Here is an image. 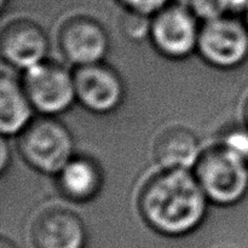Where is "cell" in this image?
Segmentation results:
<instances>
[{
	"label": "cell",
	"instance_id": "cell-1",
	"mask_svg": "<svg viewBox=\"0 0 248 248\" xmlns=\"http://www.w3.org/2000/svg\"><path fill=\"white\" fill-rule=\"evenodd\" d=\"M208 202L194 172L161 170L143 186L140 211L155 232L181 236L202 223Z\"/></svg>",
	"mask_w": 248,
	"mask_h": 248
},
{
	"label": "cell",
	"instance_id": "cell-2",
	"mask_svg": "<svg viewBox=\"0 0 248 248\" xmlns=\"http://www.w3.org/2000/svg\"><path fill=\"white\" fill-rule=\"evenodd\" d=\"M208 201L232 206L248 193V162L220 144L203 150L193 170Z\"/></svg>",
	"mask_w": 248,
	"mask_h": 248
},
{
	"label": "cell",
	"instance_id": "cell-3",
	"mask_svg": "<svg viewBox=\"0 0 248 248\" xmlns=\"http://www.w3.org/2000/svg\"><path fill=\"white\" fill-rule=\"evenodd\" d=\"M18 147L27 164L46 174H57L74 156L69 130L53 116L34 119L19 135Z\"/></svg>",
	"mask_w": 248,
	"mask_h": 248
},
{
	"label": "cell",
	"instance_id": "cell-4",
	"mask_svg": "<svg viewBox=\"0 0 248 248\" xmlns=\"http://www.w3.org/2000/svg\"><path fill=\"white\" fill-rule=\"evenodd\" d=\"M22 85L34 109L43 115L63 113L77 101L74 74L51 61L24 70Z\"/></svg>",
	"mask_w": 248,
	"mask_h": 248
},
{
	"label": "cell",
	"instance_id": "cell-5",
	"mask_svg": "<svg viewBox=\"0 0 248 248\" xmlns=\"http://www.w3.org/2000/svg\"><path fill=\"white\" fill-rule=\"evenodd\" d=\"M200 29L188 6L173 1L152 16L149 39L160 53L181 60L198 51Z\"/></svg>",
	"mask_w": 248,
	"mask_h": 248
},
{
	"label": "cell",
	"instance_id": "cell-6",
	"mask_svg": "<svg viewBox=\"0 0 248 248\" xmlns=\"http://www.w3.org/2000/svg\"><path fill=\"white\" fill-rule=\"evenodd\" d=\"M198 51L217 68H234L248 57V27L234 16L218 17L202 23Z\"/></svg>",
	"mask_w": 248,
	"mask_h": 248
},
{
	"label": "cell",
	"instance_id": "cell-7",
	"mask_svg": "<svg viewBox=\"0 0 248 248\" xmlns=\"http://www.w3.org/2000/svg\"><path fill=\"white\" fill-rule=\"evenodd\" d=\"M73 74L77 101L87 110L107 114L119 108L125 89L113 68L99 62L78 67Z\"/></svg>",
	"mask_w": 248,
	"mask_h": 248
},
{
	"label": "cell",
	"instance_id": "cell-8",
	"mask_svg": "<svg viewBox=\"0 0 248 248\" xmlns=\"http://www.w3.org/2000/svg\"><path fill=\"white\" fill-rule=\"evenodd\" d=\"M63 56L77 67L103 61L109 48V38L104 27L89 16H74L65 21L58 34Z\"/></svg>",
	"mask_w": 248,
	"mask_h": 248
},
{
	"label": "cell",
	"instance_id": "cell-9",
	"mask_svg": "<svg viewBox=\"0 0 248 248\" xmlns=\"http://www.w3.org/2000/svg\"><path fill=\"white\" fill-rule=\"evenodd\" d=\"M0 50L9 64L27 70L46 60L48 39L35 22L27 18L15 19L2 28Z\"/></svg>",
	"mask_w": 248,
	"mask_h": 248
},
{
	"label": "cell",
	"instance_id": "cell-10",
	"mask_svg": "<svg viewBox=\"0 0 248 248\" xmlns=\"http://www.w3.org/2000/svg\"><path fill=\"white\" fill-rule=\"evenodd\" d=\"M31 239L35 248H84L86 230L73 211L48 208L34 222Z\"/></svg>",
	"mask_w": 248,
	"mask_h": 248
},
{
	"label": "cell",
	"instance_id": "cell-11",
	"mask_svg": "<svg viewBox=\"0 0 248 248\" xmlns=\"http://www.w3.org/2000/svg\"><path fill=\"white\" fill-rule=\"evenodd\" d=\"M203 150L195 133L182 126L166 128L154 142V159L161 170L193 171Z\"/></svg>",
	"mask_w": 248,
	"mask_h": 248
},
{
	"label": "cell",
	"instance_id": "cell-12",
	"mask_svg": "<svg viewBox=\"0 0 248 248\" xmlns=\"http://www.w3.org/2000/svg\"><path fill=\"white\" fill-rule=\"evenodd\" d=\"M35 110L22 82L2 73L0 78V131L4 136L21 135L33 121Z\"/></svg>",
	"mask_w": 248,
	"mask_h": 248
},
{
	"label": "cell",
	"instance_id": "cell-13",
	"mask_svg": "<svg viewBox=\"0 0 248 248\" xmlns=\"http://www.w3.org/2000/svg\"><path fill=\"white\" fill-rule=\"evenodd\" d=\"M56 176L61 193L75 202L92 200L103 184L98 165L93 160L82 156H73Z\"/></svg>",
	"mask_w": 248,
	"mask_h": 248
},
{
	"label": "cell",
	"instance_id": "cell-14",
	"mask_svg": "<svg viewBox=\"0 0 248 248\" xmlns=\"http://www.w3.org/2000/svg\"><path fill=\"white\" fill-rule=\"evenodd\" d=\"M150 24H152V17L126 11L121 27H123L124 34L127 38L132 40H142L145 36L149 38Z\"/></svg>",
	"mask_w": 248,
	"mask_h": 248
},
{
	"label": "cell",
	"instance_id": "cell-15",
	"mask_svg": "<svg viewBox=\"0 0 248 248\" xmlns=\"http://www.w3.org/2000/svg\"><path fill=\"white\" fill-rule=\"evenodd\" d=\"M186 5L196 18L203 23L225 16L220 0H186Z\"/></svg>",
	"mask_w": 248,
	"mask_h": 248
},
{
	"label": "cell",
	"instance_id": "cell-16",
	"mask_svg": "<svg viewBox=\"0 0 248 248\" xmlns=\"http://www.w3.org/2000/svg\"><path fill=\"white\" fill-rule=\"evenodd\" d=\"M125 11L152 17L156 12L166 7L173 0H116Z\"/></svg>",
	"mask_w": 248,
	"mask_h": 248
},
{
	"label": "cell",
	"instance_id": "cell-17",
	"mask_svg": "<svg viewBox=\"0 0 248 248\" xmlns=\"http://www.w3.org/2000/svg\"><path fill=\"white\" fill-rule=\"evenodd\" d=\"M222 144L248 162V126L230 130L223 138Z\"/></svg>",
	"mask_w": 248,
	"mask_h": 248
},
{
	"label": "cell",
	"instance_id": "cell-18",
	"mask_svg": "<svg viewBox=\"0 0 248 248\" xmlns=\"http://www.w3.org/2000/svg\"><path fill=\"white\" fill-rule=\"evenodd\" d=\"M225 15L234 16L239 14H246L248 10V0H220Z\"/></svg>",
	"mask_w": 248,
	"mask_h": 248
},
{
	"label": "cell",
	"instance_id": "cell-19",
	"mask_svg": "<svg viewBox=\"0 0 248 248\" xmlns=\"http://www.w3.org/2000/svg\"><path fill=\"white\" fill-rule=\"evenodd\" d=\"M10 162V150L7 148L6 140L5 138L1 140V145H0V170L4 172L6 170L7 165Z\"/></svg>",
	"mask_w": 248,
	"mask_h": 248
},
{
	"label": "cell",
	"instance_id": "cell-20",
	"mask_svg": "<svg viewBox=\"0 0 248 248\" xmlns=\"http://www.w3.org/2000/svg\"><path fill=\"white\" fill-rule=\"evenodd\" d=\"M0 248H17V247L15 246L11 241H9L7 239L2 237L1 241H0Z\"/></svg>",
	"mask_w": 248,
	"mask_h": 248
},
{
	"label": "cell",
	"instance_id": "cell-21",
	"mask_svg": "<svg viewBox=\"0 0 248 248\" xmlns=\"http://www.w3.org/2000/svg\"><path fill=\"white\" fill-rule=\"evenodd\" d=\"M245 116H246V124H247V126H248V102H247V104H246V111H245Z\"/></svg>",
	"mask_w": 248,
	"mask_h": 248
},
{
	"label": "cell",
	"instance_id": "cell-22",
	"mask_svg": "<svg viewBox=\"0 0 248 248\" xmlns=\"http://www.w3.org/2000/svg\"><path fill=\"white\" fill-rule=\"evenodd\" d=\"M7 1H9V0H0V2H1V7H2V9H4V7L6 6Z\"/></svg>",
	"mask_w": 248,
	"mask_h": 248
},
{
	"label": "cell",
	"instance_id": "cell-23",
	"mask_svg": "<svg viewBox=\"0 0 248 248\" xmlns=\"http://www.w3.org/2000/svg\"><path fill=\"white\" fill-rule=\"evenodd\" d=\"M245 23H246V26L248 27V10L246 11V14H245Z\"/></svg>",
	"mask_w": 248,
	"mask_h": 248
}]
</instances>
